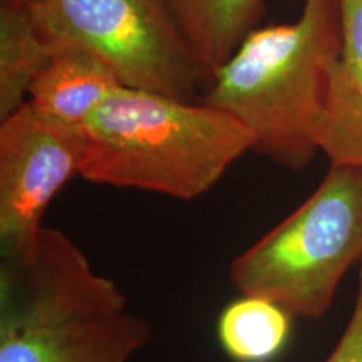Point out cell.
Here are the masks:
<instances>
[{"label": "cell", "instance_id": "cell-9", "mask_svg": "<svg viewBox=\"0 0 362 362\" xmlns=\"http://www.w3.org/2000/svg\"><path fill=\"white\" fill-rule=\"evenodd\" d=\"M170 6L210 83L265 16V0H170Z\"/></svg>", "mask_w": 362, "mask_h": 362}, {"label": "cell", "instance_id": "cell-2", "mask_svg": "<svg viewBox=\"0 0 362 362\" xmlns=\"http://www.w3.org/2000/svg\"><path fill=\"white\" fill-rule=\"evenodd\" d=\"M86 181L192 202L255 149L230 112L151 90L117 86L83 126Z\"/></svg>", "mask_w": 362, "mask_h": 362}, {"label": "cell", "instance_id": "cell-11", "mask_svg": "<svg viewBox=\"0 0 362 362\" xmlns=\"http://www.w3.org/2000/svg\"><path fill=\"white\" fill-rule=\"evenodd\" d=\"M292 315L265 297L242 296L218 319L221 349L235 362H269L291 337Z\"/></svg>", "mask_w": 362, "mask_h": 362}, {"label": "cell", "instance_id": "cell-7", "mask_svg": "<svg viewBox=\"0 0 362 362\" xmlns=\"http://www.w3.org/2000/svg\"><path fill=\"white\" fill-rule=\"evenodd\" d=\"M342 45L317 126L330 165L362 166V0H341Z\"/></svg>", "mask_w": 362, "mask_h": 362}, {"label": "cell", "instance_id": "cell-1", "mask_svg": "<svg viewBox=\"0 0 362 362\" xmlns=\"http://www.w3.org/2000/svg\"><path fill=\"white\" fill-rule=\"evenodd\" d=\"M151 339L116 280L66 233L44 226L0 257V362H129Z\"/></svg>", "mask_w": 362, "mask_h": 362}, {"label": "cell", "instance_id": "cell-4", "mask_svg": "<svg viewBox=\"0 0 362 362\" xmlns=\"http://www.w3.org/2000/svg\"><path fill=\"white\" fill-rule=\"evenodd\" d=\"M362 262V166L330 165L315 192L242 252L230 282L292 317L322 319L344 275Z\"/></svg>", "mask_w": 362, "mask_h": 362}, {"label": "cell", "instance_id": "cell-3", "mask_svg": "<svg viewBox=\"0 0 362 362\" xmlns=\"http://www.w3.org/2000/svg\"><path fill=\"white\" fill-rule=\"evenodd\" d=\"M341 45V0H304L296 22L247 35L215 72L205 103L252 131L253 151L304 170L319 151L317 126Z\"/></svg>", "mask_w": 362, "mask_h": 362}, {"label": "cell", "instance_id": "cell-6", "mask_svg": "<svg viewBox=\"0 0 362 362\" xmlns=\"http://www.w3.org/2000/svg\"><path fill=\"white\" fill-rule=\"evenodd\" d=\"M83 129L44 116L27 101L0 126V253L30 248L56 194L81 175Z\"/></svg>", "mask_w": 362, "mask_h": 362}, {"label": "cell", "instance_id": "cell-5", "mask_svg": "<svg viewBox=\"0 0 362 362\" xmlns=\"http://www.w3.org/2000/svg\"><path fill=\"white\" fill-rule=\"evenodd\" d=\"M33 11L52 42L98 54L128 88L193 101L210 83L170 0H42Z\"/></svg>", "mask_w": 362, "mask_h": 362}, {"label": "cell", "instance_id": "cell-8", "mask_svg": "<svg viewBox=\"0 0 362 362\" xmlns=\"http://www.w3.org/2000/svg\"><path fill=\"white\" fill-rule=\"evenodd\" d=\"M117 86H123L117 74L98 54L61 45L30 84L29 103L57 123L83 129L86 119Z\"/></svg>", "mask_w": 362, "mask_h": 362}, {"label": "cell", "instance_id": "cell-12", "mask_svg": "<svg viewBox=\"0 0 362 362\" xmlns=\"http://www.w3.org/2000/svg\"><path fill=\"white\" fill-rule=\"evenodd\" d=\"M324 362H362V262L359 264V285L351 319L336 347Z\"/></svg>", "mask_w": 362, "mask_h": 362}, {"label": "cell", "instance_id": "cell-13", "mask_svg": "<svg viewBox=\"0 0 362 362\" xmlns=\"http://www.w3.org/2000/svg\"><path fill=\"white\" fill-rule=\"evenodd\" d=\"M2 2L21 4V6H29V7H34V6H37L39 2H42V0H2Z\"/></svg>", "mask_w": 362, "mask_h": 362}, {"label": "cell", "instance_id": "cell-10", "mask_svg": "<svg viewBox=\"0 0 362 362\" xmlns=\"http://www.w3.org/2000/svg\"><path fill=\"white\" fill-rule=\"evenodd\" d=\"M61 45L45 35L33 7L0 6V117L6 119L27 103L30 84L51 62Z\"/></svg>", "mask_w": 362, "mask_h": 362}]
</instances>
